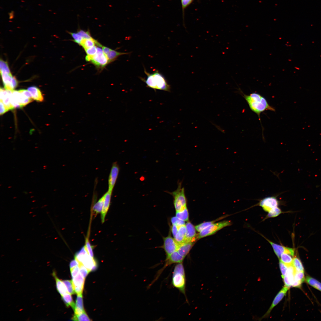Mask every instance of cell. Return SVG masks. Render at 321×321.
Segmentation results:
<instances>
[{
	"instance_id": "obj_1",
	"label": "cell",
	"mask_w": 321,
	"mask_h": 321,
	"mask_svg": "<svg viewBox=\"0 0 321 321\" xmlns=\"http://www.w3.org/2000/svg\"><path fill=\"white\" fill-rule=\"evenodd\" d=\"M241 92L250 109L258 115L260 122V115L262 112L267 110L275 111V108L270 105L266 99L259 94L253 92L246 95Z\"/></svg>"
},
{
	"instance_id": "obj_43",
	"label": "cell",
	"mask_w": 321,
	"mask_h": 321,
	"mask_svg": "<svg viewBox=\"0 0 321 321\" xmlns=\"http://www.w3.org/2000/svg\"><path fill=\"white\" fill-rule=\"evenodd\" d=\"M79 266L80 273L85 278L90 272L83 264H79Z\"/></svg>"
},
{
	"instance_id": "obj_2",
	"label": "cell",
	"mask_w": 321,
	"mask_h": 321,
	"mask_svg": "<svg viewBox=\"0 0 321 321\" xmlns=\"http://www.w3.org/2000/svg\"><path fill=\"white\" fill-rule=\"evenodd\" d=\"M144 72L147 75V77L146 79L143 78H141V79L145 83L148 87L155 90L158 89L168 92L170 91V86L163 75L158 71L150 73L144 69Z\"/></svg>"
},
{
	"instance_id": "obj_28",
	"label": "cell",
	"mask_w": 321,
	"mask_h": 321,
	"mask_svg": "<svg viewBox=\"0 0 321 321\" xmlns=\"http://www.w3.org/2000/svg\"><path fill=\"white\" fill-rule=\"evenodd\" d=\"M129 53L119 52L114 50L111 49L110 52L106 55L109 62L114 61L119 56L125 54H129Z\"/></svg>"
},
{
	"instance_id": "obj_15",
	"label": "cell",
	"mask_w": 321,
	"mask_h": 321,
	"mask_svg": "<svg viewBox=\"0 0 321 321\" xmlns=\"http://www.w3.org/2000/svg\"><path fill=\"white\" fill-rule=\"evenodd\" d=\"M0 101H1L10 110L14 108L11 104V98L12 91L0 88Z\"/></svg>"
},
{
	"instance_id": "obj_7",
	"label": "cell",
	"mask_w": 321,
	"mask_h": 321,
	"mask_svg": "<svg viewBox=\"0 0 321 321\" xmlns=\"http://www.w3.org/2000/svg\"><path fill=\"white\" fill-rule=\"evenodd\" d=\"M231 224V222L228 221L213 223L199 232L197 235V238L200 239L212 235L223 228L229 226Z\"/></svg>"
},
{
	"instance_id": "obj_41",
	"label": "cell",
	"mask_w": 321,
	"mask_h": 321,
	"mask_svg": "<svg viewBox=\"0 0 321 321\" xmlns=\"http://www.w3.org/2000/svg\"><path fill=\"white\" fill-rule=\"evenodd\" d=\"M279 265L281 273V277L282 278H283L286 274L288 266L283 263L280 259L279 260Z\"/></svg>"
},
{
	"instance_id": "obj_37",
	"label": "cell",
	"mask_w": 321,
	"mask_h": 321,
	"mask_svg": "<svg viewBox=\"0 0 321 321\" xmlns=\"http://www.w3.org/2000/svg\"><path fill=\"white\" fill-rule=\"evenodd\" d=\"M304 280V272L296 271L294 275V281L300 282L302 283Z\"/></svg>"
},
{
	"instance_id": "obj_8",
	"label": "cell",
	"mask_w": 321,
	"mask_h": 321,
	"mask_svg": "<svg viewBox=\"0 0 321 321\" xmlns=\"http://www.w3.org/2000/svg\"><path fill=\"white\" fill-rule=\"evenodd\" d=\"M97 49L96 54L93 56H90V61L97 67L102 68L107 64L109 62V61L101 48L97 47Z\"/></svg>"
},
{
	"instance_id": "obj_12",
	"label": "cell",
	"mask_w": 321,
	"mask_h": 321,
	"mask_svg": "<svg viewBox=\"0 0 321 321\" xmlns=\"http://www.w3.org/2000/svg\"><path fill=\"white\" fill-rule=\"evenodd\" d=\"M278 201L276 197L274 196L265 197L261 199L259 203V205L268 212L273 208L278 207Z\"/></svg>"
},
{
	"instance_id": "obj_46",
	"label": "cell",
	"mask_w": 321,
	"mask_h": 321,
	"mask_svg": "<svg viewBox=\"0 0 321 321\" xmlns=\"http://www.w3.org/2000/svg\"><path fill=\"white\" fill-rule=\"evenodd\" d=\"M72 278L76 276L80 272L79 266H77L70 270Z\"/></svg>"
},
{
	"instance_id": "obj_23",
	"label": "cell",
	"mask_w": 321,
	"mask_h": 321,
	"mask_svg": "<svg viewBox=\"0 0 321 321\" xmlns=\"http://www.w3.org/2000/svg\"><path fill=\"white\" fill-rule=\"evenodd\" d=\"M74 311L75 314H79L85 311L84 307L82 294L77 295Z\"/></svg>"
},
{
	"instance_id": "obj_49",
	"label": "cell",
	"mask_w": 321,
	"mask_h": 321,
	"mask_svg": "<svg viewBox=\"0 0 321 321\" xmlns=\"http://www.w3.org/2000/svg\"><path fill=\"white\" fill-rule=\"evenodd\" d=\"M302 284V283L300 282L294 281L292 286L294 287H300L301 286Z\"/></svg>"
},
{
	"instance_id": "obj_6",
	"label": "cell",
	"mask_w": 321,
	"mask_h": 321,
	"mask_svg": "<svg viewBox=\"0 0 321 321\" xmlns=\"http://www.w3.org/2000/svg\"><path fill=\"white\" fill-rule=\"evenodd\" d=\"M170 193L174 198V204L176 212L182 210L187 207L185 189L182 187L181 182L178 183L177 189Z\"/></svg>"
},
{
	"instance_id": "obj_3",
	"label": "cell",
	"mask_w": 321,
	"mask_h": 321,
	"mask_svg": "<svg viewBox=\"0 0 321 321\" xmlns=\"http://www.w3.org/2000/svg\"><path fill=\"white\" fill-rule=\"evenodd\" d=\"M171 283L174 287L177 289L186 297V276L182 262L177 264L174 267Z\"/></svg>"
},
{
	"instance_id": "obj_36",
	"label": "cell",
	"mask_w": 321,
	"mask_h": 321,
	"mask_svg": "<svg viewBox=\"0 0 321 321\" xmlns=\"http://www.w3.org/2000/svg\"><path fill=\"white\" fill-rule=\"evenodd\" d=\"M214 221L205 222L196 226L195 227L196 231L200 232L211 224L213 223Z\"/></svg>"
},
{
	"instance_id": "obj_19",
	"label": "cell",
	"mask_w": 321,
	"mask_h": 321,
	"mask_svg": "<svg viewBox=\"0 0 321 321\" xmlns=\"http://www.w3.org/2000/svg\"><path fill=\"white\" fill-rule=\"evenodd\" d=\"M52 275L56 281V286L57 291L62 296L68 292L67 287L63 281H61L58 277L55 271H53Z\"/></svg>"
},
{
	"instance_id": "obj_24",
	"label": "cell",
	"mask_w": 321,
	"mask_h": 321,
	"mask_svg": "<svg viewBox=\"0 0 321 321\" xmlns=\"http://www.w3.org/2000/svg\"><path fill=\"white\" fill-rule=\"evenodd\" d=\"M95 44L100 47H102L103 46L97 40L92 38L88 39H83L80 45L85 50L94 46Z\"/></svg>"
},
{
	"instance_id": "obj_38",
	"label": "cell",
	"mask_w": 321,
	"mask_h": 321,
	"mask_svg": "<svg viewBox=\"0 0 321 321\" xmlns=\"http://www.w3.org/2000/svg\"><path fill=\"white\" fill-rule=\"evenodd\" d=\"M77 33L80 35L83 39H88L92 38L89 30L85 31L79 29L78 30Z\"/></svg>"
},
{
	"instance_id": "obj_13",
	"label": "cell",
	"mask_w": 321,
	"mask_h": 321,
	"mask_svg": "<svg viewBox=\"0 0 321 321\" xmlns=\"http://www.w3.org/2000/svg\"><path fill=\"white\" fill-rule=\"evenodd\" d=\"M119 170V167L117 163L114 162L112 164L108 177V191L112 192L118 177Z\"/></svg>"
},
{
	"instance_id": "obj_11",
	"label": "cell",
	"mask_w": 321,
	"mask_h": 321,
	"mask_svg": "<svg viewBox=\"0 0 321 321\" xmlns=\"http://www.w3.org/2000/svg\"><path fill=\"white\" fill-rule=\"evenodd\" d=\"M271 246L274 251L278 257L280 259L281 255L283 253H287L289 254L292 256H293L295 254V250L294 248L286 247L283 246L278 244L270 240L263 236Z\"/></svg>"
},
{
	"instance_id": "obj_44",
	"label": "cell",
	"mask_w": 321,
	"mask_h": 321,
	"mask_svg": "<svg viewBox=\"0 0 321 321\" xmlns=\"http://www.w3.org/2000/svg\"><path fill=\"white\" fill-rule=\"evenodd\" d=\"M194 0H181L182 8L183 19H184V10L191 4Z\"/></svg>"
},
{
	"instance_id": "obj_39",
	"label": "cell",
	"mask_w": 321,
	"mask_h": 321,
	"mask_svg": "<svg viewBox=\"0 0 321 321\" xmlns=\"http://www.w3.org/2000/svg\"><path fill=\"white\" fill-rule=\"evenodd\" d=\"M85 246L89 254L91 257L94 258L92 248L88 238H86Z\"/></svg>"
},
{
	"instance_id": "obj_29",
	"label": "cell",
	"mask_w": 321,
	"mask_h": 321,
	"mask_svg": "<svg viewBox=\"0 0 321 321\" xmlns=\"http://www.w3.org/2000/svg\"><path fill=\"white\" fill-rule=\"evenodd\" d=\"M290 255L283 253L281 256L280 260L287 266L293 265V259Z\"/></svg>"
},
{
	"instance_id": "obj_16",
	"label": "cell",
	"mask_w": 321,
	"mask_h": 321,
	"mask_svg": "<svg viewBox=\"0 0 321 321\" xmlns=\"http://www.w3.org/2000/svg\"><path fill=\"white\" fill-rule=\"evenodd\" d=\"M289 289L285 286L283 287L276 295L271 306L266 314L263 316L262 318L267 317L269 315L273 309L281 300L285 295Z\"/></svg>"
},
{
	"instance_id": "obj_17",
	"label": "cell",
	"mask_w": 321,
	"mask_h": 321,
	"mask_svg": "<svg viewBox=\"0 0 321 321\" xmlns=\"http://www.w3.org/2000/svg\"><path fill=\"white\" fill-rule=\"evenodd\" d=\"M112 192L108 191L104 195V204L101 213V218L102 223L105 221V218L110 205Z\"/></svg>"
},
{
	"instance_id": "obj_26",
	"label": "cell",
	"mask_w": 321,
	"mask_h": 321,
	"mask_svg": "<svg viewBox=\"0 0 321 321\" xmlns=\"http://www.w3.org/2000/svg\"><path fill=\"white\" fill-rule=\"evenodd\" d=\"M104 197L103 195L93 206L92 210L95 214L101 212L103 206Z\"/></svg>"
},
{
	"instance_id": "obj_32",
	"label": "cell",
	"mask_w": 321,
	"mask_h": 321,
	"mask_svg": "<svg viewBox=\"0 0 321 321\" xmlns=\"http://www.w3.org/2000/svg\"><path fill=\"white\" fill-rule=\"evenodd\" d=\"M73 320L79 321H88L91 320L89 318L87 314L84 311L79 314H75L72 318Z\"/></svg>"
},
{
	"instance_id": "obj_21",
	"label": "cell",
	"mask_w": 321,
	"mask_h": 321,
	"mask_svg": "<svg viewBox=\"0 0 321 321\" xmlns=\"http://www.w3.org/2000/svg\"><path fill=\"white\" fill-rule=\"evenodd\" d=\"M27 90L31 94L33 100L39 102L43 101V96L38 88L35 86H31L28 88Z\"/></svg>"
},
{
	"instance_id": "obj_30",
	"label": "cell",
	"mask_w": 321,
	"mask_h": 321,
	"mask_svg": "<svg viewBox=\"0 0 321 321\" xmlns=\"http://www.w3.org/2000/svg\"><path fill=\"white\" fill-rule=\"evenodd\" d=\"M176 216L185 221H188L189 215L187 208L181 211L176 212Z\"/></svg>"
},
{
	"instance_id": "obj_14",
	"label": "cell",
	"mask_w": 321,
	"mask_h": 321,
	"mask_svg": "<svg viewBox=\"0 0 321 321\" xmlns=\"http://www.w3.org/2000/svg\"><path fill=\"white\" fill-rule=\"evenodd\" d=\"M85 278L79 273L75 277L72 278V282L74 290L77 295L82 294Z\"/></svg>"
},
{
	"instance_id": "obj_48",
	"label": "cell",
	"mask_w": 321,
	"mask_h": 321,
	"mask_svg": "<svg viewBox=\"0 0 321 321\" xmlns=\"http://www.w3.org/2000/svg\"><path fill=\"white\" fill-rule=\"evenodd\" d=\"M79 262L75 258L74 259L72 260L70 263V270L74 268L79 265Z\"/></svg>"
},
{
	"instance_id": "obj_31",
	"label": "cell",
	"mask_w": 321,
	"mask_h": 321,
	"mask_svg": "<svg viewBox=\"0 0 321 321\" xmlns=\"http://www.w3.org/2000/svg\"><path fill=\"white\" fill-rule=\"evenodd\" d=\"M293 265L296 271L304 272V269L302 262L297 257H295L293 258Z\"/></svg>"
},
{
	"instance_id": "obj_47",
	"label": "cell",
	"mask_w": 321,
	"mask_h": 321,
	"mask_svg": "<svg viewBox=\"0 0 321 321\" xmlns=\"http://www.w3.org/2000/svg\"><path fill=\"white\" fill-rule=\"evenodd\" d=\"M0 115H1L9 110V108L1 102L0 101Z\"/></svg>"
},
{
	"instance_id": "obj_40",
	"label": "cell",
	"mask_w": 321,
	"mask_h": 321,
	"mask_svg": "<svg viewBox=\"0 0 321 321\" xmlns=\"http://www.w3.org/2000/svg\"><path fill=\"white\" fill-rule=\"evenodd\" d=\"M69 33L73 38L74 41L78 44L80 45L83 39L82 37L77 33L72 32H69Z\"/></svg>"
},
{
	"instance_id": "obj_27",
	"label": "cell",
	"mask_w": 321,
	"mask_h": 321,
	"mask_svg": "<svg viewBox=\"0 0 321 321\" xmlns=\"http://www.w3.org/2000/svg\"><path fill=\"white\" fill-rule=\"evenodd\" d=\"M306 282L309 285L321 291V283L310 276H307L306 278Z\"/></svg>"
},
{
	"instance_id": "obj_20",
	"label": "cell",
	"mask_w": 321,
	"mask_h": 321,
	"mask_svg": "<svg viewBox=\"0 0 321 321\" xmlns=\"http://www.w3.org/2000/svg\"><path fill=\"white\" fill-rule=\"evenodd\" d=\"M186 232L185 225L178 226L177 232L174 237L180 245L185 242Z\"/></svg>"
},
{
	"instance_id": "obj_9",
	"label": "cell",
	"mask_w": 321,
	"mask_h": 321,
	"mask_svg": "<svg viewBox=\"0 0 321 321\" xmlns=\"http://www.w3.org/2000/svg\"><path fill=\"white\" fill-rule=\"evenodd\" d=\"M163 244L161 247L164 250L166 256L177 251L180 246L169 234L167 237L163 238Z\"/></svg>"
},
{
	"instance_id": "obj_33",
	"label": "cell",
	"mask_w": 321,
	"mask_h": 321,
	"mask_svg": "<svg viewBox=\"0 0 321 321\" xmlns=\"http://www.w3.org/2000/svg\"><path fill=\"white\" fill-rule=\"evenodd\" d=\"M268 213L266 218L277 217L281 214L282 212L278 206L272 209Z\"/></svg>"
},
{
	"instance_id": "obj_18",
	"label": "cell",
	"mask_w": 321,
	"mask_h": 321,
	"mask_svg": "<svg viewBox=\"0 0 321 321\" xmlns=\"http://www.w3.org/2000/svg\"><path fill=\"white\" fill-rule=\"evenodd\" d=\"M186 228L185 242H194L197 238L195 227L190 222L185 224Z\"/></svg>"
},
{
	"instance_id": "obj_34",
	"label": "cell",
	"mask_w": 321,
	"mask_h": 321,
	"mask_svg": "<svg viewBox=\"0 0 321 321\" xmlns=\"http://www.w3.org/2000/svg\"><path fill=\"white\" fill-rule=\"evenodd\" d=\"M63 281L65 285L68 293L71 295L75 294V292L74 290L72 281L64 280Z\"/></svg>"
},
{
	"instance_id": "obj_4",
	"label": "cell",
	"mask_w": 321,
	"mask_h": 321,
	"mask_svg": "<svg viewBox=\"0 0 321 321\" xmlns=\"http://www.w3.org/2000/svg\"><path fill=\"white\" fill-rule=\"evenodd\" d=\"M33 99L28 90L22 89L12 91L11 101L14 108L24 106L32 102Z\"/></svg>"
},
{
	"instance_id": "obj_45",
	"label": "cell",
	"mask_w": 321,
	"mask_h": 321,
	"mask_svg": "<svg viewBox=\"0 0 321 321\" xmlns=\"http://www.w3.org/2000/svg\"><path fill=\"white\" fill-rule=\"evenodd\" d=\"M87 55L93 56L95 55L97 51V47L95 45L85 50Z\"/></svg>"
},
{
	"instance_id": "obj_25",
	"label": "cell",
	"mask_w": 321,
	"mask_h": 321,
	"mask_svg": "<svg viewBox=\"0 0 321 321\" xmlns=\"http://www.w3.org/2000/svg\"><path fill=\"white\" fill-rule=\"evenodd\" d=\"M71 294L68 292L61 296L62 298L67 307L71 306L74 310L75 304Z\"/></svg>"
},
{
	"instance_id": "obj_22",
	"label": "cell",
	"mask_w": 321,
	"mask_h": 321,
	"mask_svg": "<svg viewBox=\"0 0 321 321\" xmlns=\"http://www.w3.org/2000/svg\"><path fill=\"white\" fill-rule=\"evenodd\" d=\"M194 243V242H185L180 245L177 251L181 256L185 258L192 248Z\"/></svg>"
},
{
	"instance_id": "obj_35",
	"label": "cell",
	"mask_w": 321,
	"mask_h": 321,
	"mask_svg": "<svg viewBox=\"0 0 321 321\" xmlns=\"http://www.w3.org/2000/svg\"><path fill=\"white\" fill-rule=\"evenodd\" d=\"M0 69L1 73H11L7 63L1 59L0 62Z\"/></svg>"
},
{
	"instance_id": "obj_42",
	"label": "cell",
	"mask_w": 321,
	"mask_h": 321,
	"mask_svg": "<svg viewBox=\"0 0 321 321\" xmlns=\"http://www.w3.org/2000/svg\"><path fill=\"white\" fill-rule=\"evenodd\" d=\"M171 222L172 224L175 225L177 226L185 224V221L179 219L176 216L172 218L171 219Z\"/></svg>"
},
{
	"instance_id": "obj_5",
	"label": "cell",
	"mask_w": 321,
	"mask_h": 321,
	"mask_svg": "<svg viewBox=\"0 0 321 321\" xmlns=\"http://www.w3.org/2000/svg\"><path fill=\"white\" fill-rule=\"evenodd\" d=\"M75 258L79 264H83L90 272L95 270L97 268L96 262L94 258L89 254L85 246L76 254Z\"/></svg>"
},
{
	"instance_id": "obj_10",
	"label": "cell",
	"mask_w": 321,
	"mask_h": 321,
	"mask_svg": "<svg viewBox=\"0 0 321 321\" xmlns=\"http://www.w3.org/2000/svg\"><path fill=\"white\" fill-rule=\"evenodd\" d=\"M4 89L12 91L18 86V82L16 78L12 76L11 73H1Z\"/></svg>"
},
{
	"instance_id": "obj_50",
	"label": "cell",
	"mask_w": 321,
	"mask_h": 321,
	"mask_svg": "<svg viewBox=\"0 0 321 321\" xmlns=\"http://www.w3.org/2000/svg\"><path fill=\"white\" fill-rule=\"evenodd\" d=\"M102 48L103 52L106 56L111 49L108 48L104 46H103Z\"/></svg>"
}]
</instances>
